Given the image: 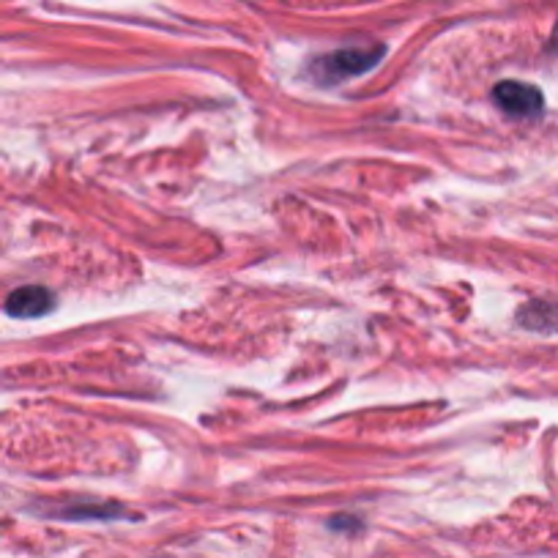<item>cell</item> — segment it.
Listing matches in <instances>:
<instances>
[{
	"mask_svg": "<svg viewBox=\"0 0 558 558\" xmlns=\"http://www.w3.org/2000/svg\"><path fill=\"white\" fill-rule=\"evenodd\" d=\"M384 56V47H362V50H340L335 56H326L315 63V74L318 80H326V83H335V80L353 77V74L367 72L369 66L378 63V58Z\"/></svg>",
	"mask_w": 558,
	"mask_h": 558,
	"instance_id": "6da1fadb",
	"label": "cell"
},
{
	"mask_svg": "<svg viewBox=\"0 0 558 558\" xmlns=\"http://www.w3.org/2000/svg\"><path fill=\"white\" fill-rule=\"evenodd\" d=\"M493 99L501 107L504 112L514 118H536L545 110V99H542V90L534 88L529 83H518V80H507V83H498L493 90Z\"/></svg>",
	"mask_w": 558,
	"mask_h": 558,
	"instance_id": "7a4b0ae2",
	"label": "cell"
},
{
	"mask_svg": "<svg viewBox=\"0 0 558 558\" xmlns=\"http://www.w3.org/2000/svg\"><path fill=\"white\" fill-rule=\"evenodd\" d=\"M52 304H56V299L47 288L25 286L7 299V313L12 318H39V315L50 313Z\"/></svg>",
	"mask_w": 558,
	"mask_h": 558,
	"instance_id": "3957f363",
	"label": "cell"
},
{
	"mask_svg": "<svg viewBox=\"0 0 558 558\" xmlns=\"http://www.w3.org/2000/svg\"><path fill=\"white\" fill-rule=\"evenodd\" d=\"M523 329L542 331V335H558V302H531L518 313Z\"/></svg>",
	"mask_w": 558,
	"mask_h": 558,
	"instance_id": "277c9868",
	"label": "cell"
},
{
	"mask_svg": "<svg viewBox=\"0 0 558 558\" xmlns=\"http://www.w3.org/2000/svg\"><path fill=\"white\" fill-rule=\"evenodd\" d=\"M553 50L558 52V25H556V31H553Z\"/></svg>",
	"mask_w": 558,
	"mask_h": 558,
	"instance_id": "5b68a950",
	"label": "cell"
}]
</instances>
